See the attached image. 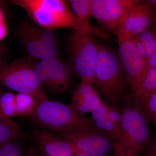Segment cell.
Segmentation results:
<instances>
[{
    "label": "cell",
    "instance_id": "cell-22",
    "mask_svg": "<svg viewBox=\"0 0 156 156\" xmlns=\"http://www.w3.org/2000/svg\"><path fill=\"white\" fill-rule=\"evenodd\" d=\"M0 105L6 115L11 117L18 115L16 108V95L10 92L2 94L0 98Z\"/></svg>",
    "mask_w": 156,
    "mask_h": 156
},
{
    "label": "cell",
    "instance_id": "cell-15",
    "mask_svg": "<svg viewBox=\"0 0 156 156\" xmlns=\"http://www.w3.org/2000/svg\"><path fill=\"white\" fill-rule=\"evenodd\" d=\"M67 2L76 20V27L74 30L83 35L92 36L90 0H69Z\"/></svg>",
    "mask_w": 156,
    "mask_h": 156
},
{
    "label": "cell",
    "instance_id": "cell-11",
    "mask_svg": "<svg viewBox=\"0 0 156 156\" xmlns=\"http://www.w3.org/2000/svg\"><path fill=\"white\" fill-rule=\"evenodd\" d=\"M34 69L43 85L57 93L68 89L69 73L66 66L56 58L41 59L34 63Z\"/></svg>",
    "mask_w": 156,
    "mask_h": 156
},
{
    "label": "cell",
    "instance_id": "cell-29",
    "mask_svg": "<svg viewBox=\"0 0 156 156\" xmlns=\"http://www.w3.org/2000/svg\"><path fill=\"white\" fill-rule=\"evenodd\" d=\"M152 68L156 69V50L149 58L147 63V70Z\"/></svg>",
    "mask_w": 156,
    "mask_h": 156
},
{
    "label": "cell",
    "instance_id": "cell-38",
    "mask_svg": "<svg viewBox=\"0 0 156 156\" xmlns=\"http://www.w3.org/2000/svg\"><path fill=\"white\" fill-rule=\"evenodd\" d=\"M113 156H116L115 155V154H114Z\"/></svg>",
    "mask_w": 156,
    "mask_h": 156
},
{
    "label": "cell",
    "instance_id": "cell-33",
    "mask_svg": "<svg viewBox=\"0 0 156 156\" xmlns=\"http://www.w3.org/2000/svg\"><path fill=\"white\" fill-rule=\"evenodd\" d=\"M74 156H89L87 155V154L83 153L81 152H76L74 154Z\"/></svg>",
    "mask_w": 156,
    "mask_h": 156
},
{
    "label": "cell",
    "instance_id": "cell-28",
    "mask_svg": "<svg viewBox=\"0 0 156 156\" xmlns=\"http://www.w3.org/2000/svg\"><path fill=\"white\" fill-rule=\"evenodd\" d=\"M148 146L146 156H156V139L149 143Z\"/></svg>",
    "mask_w": 156,
    "mask_h": 156
},
{
    "label": "cell",
    "instance_id": "cell-20",
    "mask_svg": "<svg viewBox=\"0 0 156 156\" xmlns=\"http://www.w3.org/2000/svg\"><path fill=\"white\" fill-rule=\"evenodd\" d=\"M16 102L17 114L21 115H31L37 104V101L33 98L23 93L16 95Z\"/></svg>",
    "mask_w": 156,
    "mask_h": 156
},
{
    "label": "cell",
    "instance_id": "cell-17",
    "mask_svg": "<svg viewBox=\"0 0 156 156\" xmlns=\"http://www.w3.org/2000/svg\"><path fill=\"white\" fill-rule=\"evenodd\" d=\"M156 92V69H149L136 89L131 92V100L135 105L138 106L148 96Z\"/></svg>",
    "mask_w": 156,
    "mask_h": 156
},
{
    "label": "cell",
    "instance_id": "cell-1",
    "mask_svg": "<svg viewBox=\"0 0 156 156\" xmlns=\"http://www.w3.org/2000/svg\"><path fill=\"white\" fill-rule=\"evenodd\" d=\"M126 81V75L118 52L99 44L93 84L110 105L119 107Z\"/></svg>",
    "mask_w": 156,
    "mask_h": 156
},
{
    "label": "cell",
    "instance_id": "cell-37",
    "mask_svg": "<svg viewBox=\"0 0 156 156\" xmlns=\"http://www.w3.org/2000/svg\"><path fill=\"white\" fill-rule=\"evenodd\" d=\"M23 156H38L37 155H36L35 154H30L24 156L23 155Z\"/></svg>",
    "mask_w": 156,
    "mask_h": 156
},
{
    "label": "cell",
    "instance_id": "cell-25",
    "mask_svg": "<svg viewBox=\"0 0 156 156\" xmlns=\"http://www.w3.org/2000/svg\"><path fill=\"white\" fill-rule=\"evenodd\" d=\"M108 116L118 131L122 133L121 126L122 111L119 107L113 106L109 104Z\"/></svg>",
    "mask_w": 156,
    "mask_h": 156
},
{
    "label": "cell",
    "instance_id": "cell-5",
    "mask_svg": "<svg viewBox=\"0 0 156 156\" xmlns=\"http://www.w3.org/2000/svg\"><path fill=\"white\" fill-rule=\"evenodd\" d=\"M99 44L92 36L83 35L75 30L70 36L68 45L71 63L83 82L93 83Z\"/></svg>",
    "mask_w": 156,
    "mask_h": 156
},
{
    "label": "cell",
    "instance_id": "cell-31",
    "mask_svg": "<svg viewBox=\"0 0 156 156\" xmlns=\"http://www.w3.org/2000/svg\"><path fill=\"white\" fill-rule=\"evenodd\" d=\"M144 1L149 6L152 12L153 13H156V0H146Z\"/></svg>",
    "mask_w": 156,
    "mask_h": 156
},
{
    "label": "cell",
    "instance_id": "cell-9",
    "mask_svg": "<svg viewBox=\"0 0 156 156\" xmlns=\"http://www.w3.org/2000/svg\"><path fill=\"white\" fill-rule=\"evenodd\" d=\"M154 14L144 1H137L128 10L125 19L115 32L118 42L131 39L150 28Z\"/></svg>",
    "mask_w": 156,
    "mask_h": 156
},
{
    "label": "cell",
    "instance_id": "cell-10",
    "mask_svg": "<svg viewBox=\"0 0 156 156\" xmlns=\"http://www.w3.org/2000/svg\"><path fill=\"white\" fill-rule=\"evenodd\" d=\"M119 56L131 92L138 86L147 71V64L131 39L118 42Z\"/></svg>",
    "mask_w": 156,
    "mask_h": 156
},
{
    "label": "cell",
    "instance_id": "cell-21",
    "mask_svg": "<svg viewBox=\"0 0 156 156\" xmlns=\"http://www.w3.org/2000/svg\"><path fill=\"white\" fill-rule=\"evenodd\" d=\"M25 138L22 129H18L0 121V147L7 142Z\"/></svg>",
    "mask_w": 156,
    "mask_h": 156
},
{
    "label": "cell",
    "instance_id": "cell-35",
    "mask_svg": "<svg viewBox=\"0 0 156 156\" xmlns=\"http://www.w3.org/2000/svg\"><path fill=\"white\" fill-rule=\"evenodd\" d=\"M3 53V48L2 47L0 46V61H1V59L2 58V54Z\"/></svg>",
    "mask_w": 156,
    "mask_h": 156
},
{
    "label": "cell",
    "instance_id": "cell-18",
    "mask_svg": "<svg viewBox=\"0 0 156 156\" xmlns=\"http://www.w3.org/2000/svg\"><path fill=\"white\" fill-rule=\"evenodd\" d=\"M131 39L147 64L149 58L156 50V34L154 32L150 27Z\"/></svg>",
    "mask_w": 156,
    "mask_h": 156
},
{
    "label": "cell",
    "instance_id": "cell-13",
    "mask_svg": "<svg viewBox=\"0 0 156 156\" xmlns=\"http://www.w3.org/2000/svg\"><path fill=\"white\" fill-rule=\"evenodd\" d=\"M103 102L93 84L81 81L73 92L71 105L84 115L92 113Z\"/></svg>",
    "mask_w": 156,
    "mask_h": 156
},
{
    "label": "cell",
    "instance_id": "cell-2",
    "mask_svg": "<svg viewBox=\"0 0 156 156\" xmlns=\"http://www.w3.org/2000/svg\"><path fill=\"white\" fill-rule=\"evenodd\" d=\"M31 117L33 122L39 128L57 133L96 128L90 119L77 111L71 104L49 99L37 102Z\"/></svg>",
    "mask_w": 156,
    "mask_h": 156
},
{
    "label": "cell",
    "instance_id": "cell-12",
    "mask_svg": "<svg viewBox=\"0 0 156 156\" xmlns=\"http://www.w3.org/2000/svg\"><path fill=\"white\" fill-rule=\"evenodd\" d=\"M31 137L37 147L46 156H74L72 146L51 131L38 128L31 133Z\"/></svg>",
    "mask_w": 156,
    "mask_h": 156
},
{
    "label": "cell",
    "instance_id": "cell-34",
    "mask_svg": "<svg viewBox=\"0 0 156 156\" xmlns=\"http://www.w3.org/2000/svg\"><path fill=\"white\" fill-rule=\"evenodd\" d=\"M4 18H3V16L2 12V10L0 9V23L4 22Z\"/></svg>",
    "mask_w": 156,
    "mask_h": 156
},
{
    "label": "cell",
    "instance_id": "cell-24",
    "mask_svg": "<svg viewBox=\"0 0 156 156\" xmlns=\"http://www.w3.org/2000/svg\"><path fill=\"white\" fill-rule=\"evenodd\" d=\"M18 140H11L0 147V156H23V148Z\"/></svg>",
    "mask_w": 156,
    "mask_h": 156
},
{
    "label": "cell",
    "instance_id": "cell-4",
    "mask_svg": "<svg viewBox=\"0 0 156 156\" xmlns=\"http://www.w3.org/2000/svg\"><path fill=\"white\" fill-rule=\"evenodd\" d=\"M31 58L17 59L0 66V84L29 95L37 102L48 100Z\"/></svg>",
    "mask_w": 156,
    "mask_h": 156
},
{
    "label": "cell",
    "instance_id": "cell-30",
    "mask_svg": "<svg viewBox=\"0 0 156 156\" xmlns=\"http://www.w3.org/2000/svg\"><path fill=\"white\" fill-rule=\"evenodd\" d=\"M7 34V27L5 21L0 23V40L4 38Z\"/></svg>",
    "mask_w": 156,
    "mask_h": 156
},
{
    "label": "cell",
    "instance_id": "cell-14",
    "mask_svg": "<svg viewBox=\"0 0 156 156\" xmlns=\"http://www.w3.org/2000/svg\"><path fill=\"white\" fill-rule=\"evenodd\" d=\"M18 37L24 46L31 58L41 59L56 58L57 53H54L48 47L27 32L21 25L17 31Z\"/></svg>",
    "mask_w": 156,
    "mask_h": 156
},
{
    "label": "cell",
    "instance_id": "cell-26",
    "mask_svg": "<svg viewBox=\"0 0 156 156\" xmlns=\"http://www.w3.org/2000/svg\"><path fill=\"white\" fill-rule=\"evenodd\" d=\"M114 154L116 156H136L120 140H115Z\"/></svg>",
    "mask_w": 156,
    "mask_h": 156
},
{
    "label": "cell",
    "instance_id": "cell-3",
    "mask_svg": "<svg viewBox=\"0 0 156 156\" xmlns=\"http://www.w3.org/2000/svg\"><path fill=\"white\" fill-rule=\"evenodd\" d=\"M10 2L24 9L41 27L52 30L66 28L75 30L76 20L63 0H12Z\"/></svg>",
    "mask_w": 156,
    "mask_h": 156
},
{
    "label": "cell",
    "instance_id": "cell-8",
    "mask_svg": "<svg viewBox=\"0 0 156 156\" xmlns=\"http://www.w3.org/2000/svg\"><path fill=\"white\" fill-rule=\"evenodd\" d=\"M136 0H90L92 17L105 30L115 33Z\"/></svg>",
    "mask_w": 156,
    "mask_h": 156
},
{
    "label": "cell",
    "instance_id": "cell-16",
    "mask_svg": "<svg viewBox=\"0 0 156 156\" xmlns=\"http://www.w3.org/2000/svg\"><path fill=\"white\" fill-rule=\"evenodd\" d=\"M109 104L103 102L101 105L91 113L90 119L93 126L99 131L111 135L115 140L119 139L122 133L118 131L109 119Z\"/></svg>",
    "mask_w": 156,
    "mask_h": 156
},
{
    "label": "cell",
    "instance_id": "cell-19",
    "mask_svg": "<svg viewBox=\"0 0 156 156\" xmlns=\"http://www.w3.org/2000/svg\"><path fill=\"white\" fill-rule=\"evenodd\" d=\"M20 25L27 32L41 42L54 53L58 54V48L56 37L52 30L27 23H23Z\"/></svg>",
    "mask_w": 156,
    "mask_h": 156
},
{
    "label": "cell",
    "instance_id": "cell-7",
    "mask_svg": "<svg viewBox=\"0 0 156 156\" xmlns=\"http://www.w3.org/2000/svg\"><path fill=\"white\" fill-rule=\"evenodd\" d=\"M76 152L89 156H105L114 147L115 140L97 128L64 131L57 133Z\"/></svg>",
    "mask_w": 156,
    "mask_h": 156
},
{
    "label": "cell",
    "instance_id": "cell-32",
    "mask_svg": "<svg viewBox=\"0 0 156 156\" xmlns=\"http://www.w3.org/2000/svg\"><path fill=\"white\" fill-rule=\"evenodd\" d=\"M154 14V19L153 22L151 26V27L152 29L154 31L155 33L156 34V13H153Z\"/></svg>",
    "mask_w": 156,
    "mask_h": 156
},
{
    "label": "cell",
    "instance_id": "cell-23",
    "mask_svg": "<svg viewBox=\"0 0 156 156\" xmlns=\"http://www.w3.org/2000/svg\"><path fill=\"white\" fill-rule=\"evenodd\" d=\"M147 120H152L156 114V92L151 94L136 106Z\"/></svg>",
    "mask_w": 156,
    "mask_h": 156
},
{
    "label": "cell",
    "instance_id": "cell-27",
    "mask_svg": "<svg viewBox=\"0 0 156 156\" xmlns=\"http://www.w3.org/2000/svg\"><path fill=\"white\" fill-rule=\"evenodd\" d=\"M2 94V92H1V90H0V98H1ZM0 121H2L3 122L6 123L7 125H9V126H11L13 128H17L18 129H22L20 126L17 123L14 122L13 120L11 119V118L7 116V115H5L2 109V107H1V105H0Z\"/></svg>",
    "mask_w": 156,
    "mask_h": 156
},
{
    "label": "cell",
    "instance_id": "cell-6",
    "mask_svg": "<svg viewBox=\"0 0 156 156\" xmlns=\"http://www.w3.org/2000/svg\"><path fill=\"white\" fill-rule=\"evenodd\" d=\"M121 111L122 135L119 140L136 156H139L141 151L149 144L147 120L133 102L126 104Z\"/></svg>",
    "mask_w": 156,
    "mask_h": 156
},
{
    "label": "cell",
    "instance_id": "cell-36",
    "mask_svg": "<svg viewBox=\"0 0 156 156\" xmlns=\"http://www.w3.org/2000/svg\"><path fill=\"white\" fill-rule=\"evenodd\" d=\"M153 120L154 122L155 123L156 128V115H155L154 116L153 119Z\"/></svg>",
    "mask_w": 156,
    "mask_h": 156
}]
</instances>
